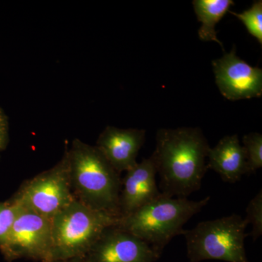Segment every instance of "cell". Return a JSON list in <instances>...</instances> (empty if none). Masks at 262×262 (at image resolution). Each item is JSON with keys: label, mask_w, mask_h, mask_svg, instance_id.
I'll list each match as a JSON object with an SVG mask.
<instances>
[{"label": "cell", "mask_w": 262, "mask_h": 262, "mask_svg": "<svg viewBox=\"0 0 262 262\" xmlns=\"http://www.w3.org/2000/svg\"><path fill=\"white\" fill-rule=\"evenodd\" d=\"M210 146L198 127L160 129L151 158L160 177L159 189L170 198H187L201 189Z\"/></svg>", "instance_id": "obj_1"}, {"label": "cell", "mask_w": 262, "mask_h": 262, "mask_svg": "<svg viewBox=\"0 0 262 262\" xmlns=\"http://www.w3.org/2000/svg\"><path fill=\"white\" fill-rule=\"evenodd\" d=\"M72 192L90 208L120 216L122 179L96 146L75 139L67 149Z\"/></svg>", "instance_id": "obj_2"}, {"label": "cell", "mask_w": 262, "mask_h": 262, "mask_svg": "<svg viewBox=\"0 0 262 262\" xmlns=\"http://www.w3.org/2000/svg\"><path fill=\"white\" fill-rule=\"evenodd\" d=\"M210 200L211 196L194 201L161 194L131 214L120 217L117 226L142 239L161 255L164 248L176 236L184 233V225Z\"/></svg>", "instance_id": "obj_3"}, {"label": "cell", "mask_w": 262, "mask_h": 262, "mask_svg": "<svg viewBox=\"0 0 262 262\" xmlns=\"http://www.w3.org/2000/svg\"><path fill=\"white\" fill-rule=\"evenodd\" d=\"M120 219L75 199L51 220V261L84 258L103 232L118 225Z\"/></svg>", "instance_id": "obj_4"}, {"label": "cell", "mask_w": 262, "mask_h": 262, "mask_svg": "<svg viewBox=\"0 0 262 262\" xmlns=\"http://www.w3.org/2000/svg\"><path fill=\"white\" fill-rule=\"evenodd\" d=\"M245 219L233 213L216 220L200 222L184 230L187 256L190 262L220 260L227 262H248L245 249L248 237Z\"/></svg>", "instance_id": "obj_5"}, {"label": "cell", "mask_w": 262, "mask_h": 262, "mask_svg": "<svg viewBox=\"0 0 262 262\" xmlns=\"http://www.w3.org/2000/svg\"><path fill=\"white\" fill-rule=\"evenodd\" d=\"M15 196L24 207L50 220L75 201L67 149L61 161L27 181Z\"/></svg>", "instance_id": "obj_6"}, {"label": "cell", "mask_w": 262, "mask_h": 262, "mask_svg": "<svg viewBox=\"0 0 262 262\" xmlns=\"http://www.w3.org/2000/svg\"><path fill=\"white\" fill-rule=\"evenodd\" d=\"M51 249V220L23 206L9 233L0 244L5 260L50 261Z\"/></svg>", "instance_id": "obj_7"}, {"label": "cell", "mask_w": 262, "mask_h": 262, "mask_svg": "<svg viewBox=\"0 0 262 262\" xmlns=\"http://www.w3.org/2000/svg\"><path fill=\"white\" fill-rule=\"evenodd\" d=\"M215 83L222 96L232 101L261 97L262 70L252 67L236 54L235 47L212 61Z\"/></svg>", "instance_id": "obj_8"}, {"label": "cell", "mask_w": 262, "mask_h": 262, "mask_svg": "<svg viewBox=\"0 0 262 262\" xmlns=\"http://www.w3.org/2000/svg\"><path fill=\"white\" fill-rule=\"evenodd\" d=\"M160 254L142 239L115 225L108 227L84 257V262H155Z\"/></svg>", "instance_id": "obj_9"}, {"label": "cell", "mask_w": 262, "mask_h": 262, "mask_svg": "<svg viewBox=\"0 0 262 262\" xmlns=\"http://www.w3.org/2000/svg\"><path fill=\"white\" fill-rule=\"evenodd\" d=\"M146 131L107 126L98 136L96 148L117 172H126L136 163L145 141Z\"/></svg>", "instance_id": "obj_10"}, {"label": "cell", "mask_w": 262, "mask_h": 262, "mask_svg": "<svg viewBox=\"0 0 262 262\" xmlns=\"http://www.w3.org/2000/svg\"><path fill=\"white\" fill-rule=\"evenodd\" d=\"M156 169L151 157L126 171L122 180L120 198V216H126L161 194L156 182Z\"/></svg>", "instance_id": "obj_11"}, {"label": "cell", "mask_w": 262, "mask_h": 262, "mask_svg": "<svg viewBox=\"0 0 262 262\" xmlns=\"http://www.w3.org/2000/svg\"><path fill=\"white\" fill-rule=\"evenodd\" d=\"M208 158L207 168L214 170L223 182L234 184L248 175L246 153L236 134L225 136L210 148Z\"/></svg>", "instance_id": "obj_12"}, {"label": "cell", "mask_w": 262, "mask_h": 262, "mask_svg": "<svg viewBox=\"0 0 262 262\" xmlns=\"http://www.w3.org/2000/svg\"><path fill=\"white\" fill-rule=\"evenodd\" d=\"M192 5L198 21L202 24L198 30L200 39L203 41H214L225 51L223 44L217 37L215 27L234 5V2L232 0H194Z\"/></svg>", "instance_id": "obj_13"}, {"label": "cell", "mask_w": 262, "mask_h": 262, "mask_svg": "<svg viewBox=\"0 0 262 262\" xmlns=\"http://www.w3.org/2000/svg\"><path fill=\"white\" fill-rule=\"evenodd\" d=\"M248 175L255 173L262 167V136L259 133L252 132L243 138Z\"/></svg>", "instance_id": "obj_14"}, {"label": "cell", "mask_w": 262, "mask_h": 262, "mask_svg": "<svg viewBox=\"0 0 262 262\" xmlns=\"http://www.w3.org/2000/svg\"><path fill=\"white\" fill-rule=\"evenodd\" d=\"M246 26L248 32L262 45V1H255L249 9L241 13L229 11Z\"/></svg>", "instance_id": "obj_15"}, {"label": "cell", "mask_w": 262, "mask_h": 262, "mask_svg": "<svg viewBox=\"0 0 262 262\" xmlns=\"http://www.w3.org/2000/svg\"><path fill=\"white\" fill-rule=\"evenodd\" d=\"M23 205L15 195L0 203V244L9 233Z\"/></svg>", "instance_id": "obj_16"}, {"label": "cell", "mask_w": 262, "mask_h": 262, "mask_svg": "<svg viewBox=\"0 0 262 262\" xmlns=\"http://www.w3.org/2000/svg\"><path fill=\"white\" fill-rule=\"evenodd\" d=\"M246 216L245 220L247 222L248 225H251V233L248 236H251L253 241L259 238L262 234V191L248 203L246 208Z\"/></svg>", "instance_id": "obj_17"}, {"label": "cell", "mask_w": 262, "mask_h": 262, "mask_svg": "<svg viewBox=\"0 0 262 262\" xmlns=\"http://www.w3.org/2000/svg\"><path fill=\"white\" fill-rule=\"evenodd\" d=\"M9 142V122L4 110L0 107V151L6 149Z\"/></svg>", "instance_id": "obj_18"}, {"label": "cell", "mask_w": 262, "mask_h": 262, "mask_svg": "<svg viewBox=\"0 0 262 262\" xmlns=\"http://www.w3.org/2000/svg\"><path fill=\"white\" fill-rule=\"evenodd\" d=\"M46 262H84V258H74L70 259L65 260H54V261H50Z\"/></svg>", "instance_id": "obj_19"}]
</instances>
